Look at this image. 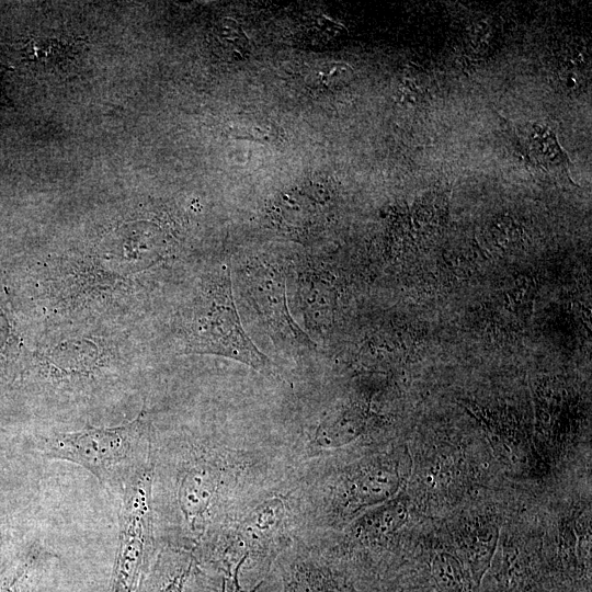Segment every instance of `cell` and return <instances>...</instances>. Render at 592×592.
<instances>
[{
	"instance_id": "6da1fadb",
	"label": "cell",
	"mask_w": 592,
	"mask_h": 592,
	"mask_svg": "<svg viewBox=\"0 0 592 592\" xmlns=\"http://www.w3.org/2000/svg\"><path fill=\"white\" fill-rule=\"evenodd\" d=\"M293 479L282 434L183 433L152 441L158 542L193 554L244 508Z\"/></svg>"
},
{
	"instance_id": "7a4b0ae2",
	"label": "cell",
	"mask_w": 592,
	"mask_h": 592,
	"mask_svg": "<svg viewBox=\"0 0 592 592\" xmlns=\"http://www.w3.org/2000/svg\"><path fill=\"white\" fill-rule=\"evenodd\" d=\"M409 471V454L391 447L295 479L292 497L298 517L297 539L337 531L363 511L392 499Z\"/></svg>"
},
{
	"instance_id": "3957f363",
	"label": "cell",
	"mask_w": 592,
	"mask_h": 592,
	"mask_svg": "<svg viewBox=\"0 0 592 592\" xmlns=\"http://www.w3.org/2000/svg\"><path fill=\"white\" fill-rule=\"evenodd\" d=\"M291 482L262 496L225 524L193 555L205 570L238 574L243 588L265 578L298 535Z\"/></svg>"
},
{
	"instance_id": "277c9868",
	"label": "cell",
	"mask_w": 592,
	"mask_h": 592,
	"mask_svg": "<svg viewBox=\"0 0 592 592\" xmlns=\"http://www.w3.org/2000/svg\"><path fill=\"white\" fill-rule=\"evenodd\" d=\"M42 456L79 465L121 499L152 471V439L146 413L116 426L57 432L37 443Z\"/></svg>"
},
{
	"instance_id": "5b68a950",
	"label": "cell",
	"mask_w": 592,
	"mask_h": 592,
	"mask_svg": "<svg viewBox=\"0 0 592 592\" xmlns=\"http://www.w3.org/2000/svg\"><path fill=\"white\" fill-rule=\"evenodd\" d=\"M185 353L215 354L243 363L273 377V363L244 332L231 292L227 265L214 272L203 286L182 330Z\"/></svg>"
},
{
	"instance_id": "8992f818",
	"label": "cell",
	"mask_w": 592,
	"mask_h": 592,
	"mask_svg": "<svg viewBox=\"0 0 592 592\" xmlns=\"http://www.w3.org/2000/svg\"><path fill=\"white\" fill-rule=\"evenodd\" d=\"M119 500L118 546L107 592H140L160 548L152 503V471Z\"/></svg>"
},
{
	"instance_id": "52a82bcc",
	"label": "cell",
	"mask_w": 592,
	"mask_h": 592,
	"mask_svg": "<svg viewBox=\"0 0 592 592\" xmlns=\"http://www.w3.org/2000/svg\"><path fill=\"white\" fill-rule=\"evenodd\" d=\"M270 577L273 592H363L299 539L278 556Z\"/></svg>"
},
{
	"instance_id": "ba28073f",
	"label": "cell",
	"mask_w": 592,
	"mask_h": 592,
	"mask_svg": "<svg viewBox=\"0 0 592 592\" xmlns=\"http://www.w3.org/2000/svg\"><path fill=\"white\" fill-rule=\"evenodd\" d=\"M246 287L250 301L274 333L296 348L315 346L289 315L281 271L262 265L252 267L247 273Z\"/></svg>"
},
{
	"instance_id": "9c48e42d",
	"label": "cell",
	"mask_w": 592,
	"mask_h": 592,
	"mask_svg": "<svg viewBox=\"0 0 592 592\" xmlns=\"http://www.w3.org/2000/svg\"><path fill=\"white\" fill-rule=\"evenodd\" d=\"M52 558L47 549L31 537L0 570V592H39Z\"/></svg>"
},
{
	"instance_id": "30bf717a",
	"label": "cell",
	"mask_w": 592,
	"mask_h": 592,
	"mask_svg": "<svg viewBox=\"0 0 592 592\" xmlns=\"http://www.w3.org/2000/svg\"><path fill=\"white\" fill-rule=\"evenodd\" d=\"M195 565L192 551L162 545L140 592H187Z\"/></svg>"
},
{
	"instance_id": "8fae6325",
	"label": "cell",
	"mask_w": 592,
	"mask_h": 592,
	"mask_svg": "<svg viewBox=\"0 0 592 592\" xmlns=\"http://www.w3.org/2000/svg\"><path fill=\"white\" fill-rule=\"evenodd\" d=\"M497 540L498 528L490 524L474 525L465 532L463 550L477 585L490 566Z\"/></svg>"
},
{
	"instance_id": "7c38bea8",
	"label": "cell",
	"mask_w": 592,
	"mask_h": 592,
	"mask_svg": "<svg viewBox=\"0 0 592 592\" xmlns=\"http://www.w3.org/2000/svg\"><path fill=\"white\" fill-rule=\"evenodd\" d=\"M187 592H273V582L267 574L253 587L243 588L238 574L228 577L195 565Z\"/></svg>"
},
{
	"instance_id": "4fadbf2b",
	"label": "cell",
	"mask_w": 592,
	"mask_h": 592,
	"mask_svg": "<svg viewBox=\"0 0 592 592\" xmlns=\"http://www.w3.org/2000/svg\"><path fill=\"white\" fill-rule=\"evenodd\" d=\"M32 527L23 513L0 509V570L29 542Z\"/></svg>"
},
{
	"instance_id": "5bb4252c",
	"label": "cell",
	"mask_w": 592,
	"mask_h": 592,
	"mask_svg": "<svg viewBox=\"0 0 592 592\" xmlns=\"http://www.w3.org/2000/svg\"><path fill=\"white\" fill-rule=\"evenodd\" d=\"M18 334L7 306L0 298V388L10 386L20 373Z\"/></svg>"
},
{
	"instance_id": "9a60e30c",
	"label": "cell",
	"mask_w": 592,
	"mask_h": 592,
	"mask_svg": "<svg viewBox=\"0 0 592 592\" xmlns=\"http://www.w3.org/2000/svg\"><path fill=\"white\" fill-rule=\"evenodd\" d=\"M430 574L436 592H470L464 567L448 553H437L432 558Z\"/></svg>"
},
{
	"instance_id": "2e32d148",
	"label": "cell",
	"mask_w": 592,
	"mask_h": 592,
	"mask_svg": "<svg viewBox=\"0 0 592 592\" xmlns=\"http://www.w3.org/2000/svg\"><path fill=\"white\" fill-rule=\"evenodd\" d=\"M212 41L217 54L226 60H242L249 52L248 37L239 24L231 19L217 22L212 31Z\"/></svg>"
},
{
	"instance_id": "e0dca14e",
	"label": "cell",
	"mask_w": 592,
	"mask_h": 592,
	"mask_svg": "<svg viewBox=\"0 0 592 592\" xmlns=\"http://www.w3.org/2000/svg\"><path fill=\"white\" fill-rule=\"evenodd\" d=\"M236 138L271 144L277 143L282 136L278 126L265 119H240L229 127Z\"/></svg>"
},
{
	"instance_id": "ac0fdd59",
	"label": "cell",
	"mask_w": 592,
	"mask_h": 592,
	"mask_svg": "<svg viewBox=\"0 0 592 592\" xmlns=\"http://www.w3.org/2000/svg\"><path fill=\"white\" fill-rule=\"evenodd\" d=\"M353 69L344 62L330 61L320 65L314 72V81L322 88H335L349 82Z\"/></svg>"
},
{
	"instance_id": "d6986e66",
	"label": "cell",
	"mask_w": 592,
	"mask_h": 592,
	"mask_svg": "<svg viewBox=\"0 0 592 592\" xmlns=\"http://www.w3.org/2000/svg\"><path fill=\"white\" fill-rule=\"evenodd\" d=\"M558 79L566 92H579L585 82L582 68L563 62L561 64Z\"/></svg>"
},
{
	"instance_id": "ffe728a7",
	"label": "cell",
	"mask_w": 592,
	"mask_h": 592,
	"mask_svg": "<svg viewBox=\"0 0 592 592\" xmlns=\"http://www.w3.org/2000/svg\"><path fill=\"white\" fill-rule=\"evenodd\" d=\"M373 592H411V591L403 590V589H400V588H396L395 585H392L390 583H386V584H383V585L378 587Z\"/></svg>"
}]
</instances>
